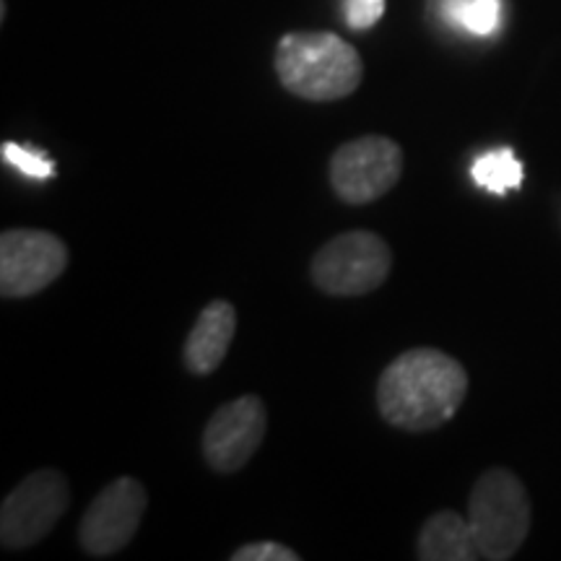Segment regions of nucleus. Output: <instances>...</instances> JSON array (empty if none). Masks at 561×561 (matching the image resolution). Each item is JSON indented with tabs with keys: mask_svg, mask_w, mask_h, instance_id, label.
<instances>
[{
	"mask_svg": "<svg viewBox=\"0 0 561 561\" xmlns=\"http://www.w3.org/2000/svg\"><path fill=\"white\" fill-rule=\"evenodd\" d=\"M468 396L462 364L439 348H411L392 359L377 382V409L403 432H434Z\"/></svg>",
	"mask_w": 561,
	"mask_h": 561,
	"instance_id": "obj_1",
	"label": "nucleus"
},
{
	"mask_svg": "<svg viewBox=\"0 0 561 561\" xmlns=\"http://www.w3.org/2000/svg\"><path fill=\"white\" fill-rule=\"evenodd\" d=\"M273 66L280 87L307 102L346 100L364 81V62L356 47L333 32L284 34Z\"/></svg>",
	"mask_w": 561,
	"mask_h": 561,
	"instance_id": "obj_2",
	"label": "nucleus"
},
{
	"mask_svg": "<svg viewBox=\"0 0 561 561\" xmlns=\"http://www.w3.org/2000/svg\"><path fill=\"white\" fill-rule=\"evenodd\" d=\"M530 520L528 491L515 473L489 468L479 476L468 500V525L479 559L507 561L515 557L528 538Z\"/></svg>",
	"mask_w": 561,
	"mask_h": 561,
	"instance_id": "obj_3",
	"label": "nucleus"
},
{
	"mask_svg": "<svg viewBox=\"0 0 561 561\" xmlns=\"http://www.w3.org/2000/svg\"><path fill=\"white\" fill-rule=\"evenodd\" d=\"M392 268L390 244L375 231H346L314 252V286L331 297H364L380 289Z\"/></svg>",
	"mask_w": 561,
	"mask_h": 561,
	"instance_id": "obj_4",
	"label": "nucleus"
},
{
	"mask_svg": "<svg viewBox=\"0 0 561 561\" xmlns=\"http://www.w3.org/2000/svg\"><path fill=\"white\" fill-rule=\"evenodd\" d=\"M70 504L68 479L55 468L26 476L0 507V543L9 551L30 549L50 533Z\"/></svg>",
	"mask_w": 561,
	"mask_h": 561,
	"instance_id": "obj_5",
	"label": "nucleus"
},
{
	"mask_svg": "<svg viewBox=\"0 0 561 561\" xmlns=\"http://www.w3.org/2000/svg\"><path fill=\"white\" fill-rule=\"evenodd\" d=\"M403 174V149L388 136H362L348 140L331 157V185L351 206L382 198Z\"/></svg>",
	"mask_w": 561,
	"mask_h": 561,
	"instance_id": "obj_6",
	"label": "nucleus"
},
{
	"mask_svg": "<svg viewBox=\"0 0 561 561\" xmlns=\"http://www.w3.org/2000/svg\"><path fill=\"white\" fill-rule=\"evenodd\" d=\"M68 268V248L53 231L9 229L0 234V294L34 297Z\"/></svg>",
	"mask_w": 561,
	"mask_h": 561,
	"instance_id": "obj_7",
	"label": "nucleus"
},
{
	"mask_svg": "<svg viewBox=\"0 0 561 561\" xmlns=\"http://www.w3.org/2000/svg\"><path fill=\"white\" fill-rule=\"evenodd\" d=\"M146 507L149 496L144 483L130 476L110 481L83 512L79 523L81 549L94 559L121 553L136 538Z\"/></svg>",
	"mask_w": 561,
	"mask_h": 561,
	"instance_id": "obj_8",
	"label": "nucleus"
},
{
	"mask_svg": "<svg viewBox=\"0 0 561 561\" xmlns=\"http://www.w3.org/2000/svg\"><path fill=\"white\" fill-rule=\"evenodd\" d=\"M268 430V413L257 396H242L214 411L203 430V458L216 473H237L252 460Z\"/></svg>",
	"mask_w": 561,
	"mask_h": 561,
	"instance_id": "obj_9",
	"label": "nucleus"
},
{
	"mask_svg": "<svg viewBox=\"0 0 561 561\" xmlns=\"http://www.w3.org/2000/svg\"><path fill=\"white\" fill-rule=\"evenodd\" d=\"M237 333V310L227 299H214L203 307L191 335L185 341V367L193 375H210L227 359Z\"/></svg>",
	"mask_w": 561,
	"mask_h": 561,
	"instance_id": "obj_10",
	"label": "nucleus"
},
{
	"mask_svg": "<svg viewBox=\"0 0 561 561\" xmlns=\"http://www.w3.org/2000/svg\"><path fill=\"white\" fill-rule=\"evenodd\" d=\"M416 557L421 561H473L479 559L471 525L458 512L442 510L419 533Z\"/></svg>",
	"mask_w": 561,
	"mask_h": 561,
	"instance_id": "obj_11",
	"label": "nucleus"
},
{
	"mask_svg": "<svg viewBox=\"0 0 561 561\" xmlns=\"http://www.w3.org/2000/svg\"><path fill=\"white\" fill-rule=\"evenodd\" d=\"M471 174L476 185H481L483 191L504 195L507 191H517L523 185V164L515 159V153L510 149L489 151L473 161Z\"/></svg>",
	"mask_w": 561,
	"mask_h": 561,
	"instance_id": "obj_12",
	"label": "nucleus"
},
{
	"mask_svg": "<svg viewBox=\"0 0 561 561\" xmlns=\"http://www.w3.org/2000/svg\"><path fill=\"white\" fill-rule=\"evenodd\" d=\"M445 13L453 24L473 34H491L500 26V0H447Z\"/></svg>",
	"mask_w": 561,
	"mask_h": 561,
	"instance_id": "obj_13",
	"label": "nucleus"
},
{
	"mask_svg": "<svg viewBox=\"0 0 561 561\" xmlns=\"http://www.w3.org/2000/svg\"><path fill=\"white\" fill-rule=\"evenodd\" d=\"M0 157H3L5 164L32 180H47L55 174V164L45 157V153L24 149V146L13 144V140H5V144L0 146Z\"/></svg>",
	"mask_w": 561,
	"mask_h": 561,
	"instance_id": "obj_14",
	"label": "nucleus"
},
{
	"mask_svg": "<svg viewBox=\"0 0 561 561\" xmlns=\"http://www.w3.org/2000/svg\"><path fill=\"white\" fill-rule=\"evenodd\" d=\"M231 561H299V553L276 541L244 543L231 553Z\"/></svg>",
	"mask_w": 561,
	"mask_h": 561,
	"instance_id": "obj_15",
	"label": "nucleus"
},
{
	"mask_svg": "<svg viewBox=\"0 0 561 561\" xmlns=\"http://www.w3.org/2000/svg\"><path fill=\"white\" fill-rule=\"evenodd\" d=\"M385 13V0H346V24L354 32L371 30Z\"/></svg>",
	"mask_w": 561,
	"mask_h": 561,
	"instance_id": "obj_16",
	"label": "nucleus"
}]
</instances>
